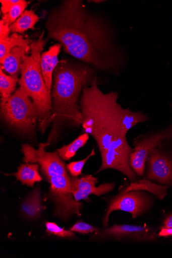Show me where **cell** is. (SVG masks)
I'll return each instance as SVG.
<instances>
[{"label": "cell", "instance_id": "cell-1", "mask_svg": "<svg viewBox=\"0 0 172 258\" xmlns=\"http://www.w3.org/2000/svg\"><path fill=\"white\" fill-rule=\"evenodd\" d=\"M45 25L47 39L59 41L66 53L95 72L119 74L126 67V55L110 23L83 2L64 1L48 15Z\"/></svg>", "mask_w": 172, "mask_h": 258}, {"label": "cell", "instance_id": "cell-2", "mask_svg": "<svg viewBox=\"0 0 172 258\" xmlns=\"http://www.w3.org/2000/svg\"><path fill=\"white\" fill-rule=\"evenodd\" d=\"M119 93H105L98 85L96 78L86 87L80 99L83 132L91 136L99 149L101 165L95 174L114 170L134 182L140 177L130 165L134 148L128 142L129 132L138 124L150 120L142 111L123 107L118 102Z\"/></svg>", "mask_w": 172, "mask_h": 258}, {"label": "cell", "instance_id": "cell-3", "mask_svg": "<svg viewBox=\"0 0 172 258\" xmlns=\"http://www.w3.org/2000/svg\"><path fill=\"white\" fill-rule=\"evenodd\" d=\"M95 72L81 62H59L53 73L51 89L52 123L69 121L78 127L82 126L80 99L84 89L97 78Z\"/></svg>", "mask_w": 172, "mask_h": 258}, {"label": "cell", "instance_id": "cell-4", "mask_svg": "<svg viewBox=\"0 0 172 258\" xmlns=\"http://www.w3.org/2000/svg\"><path fill=\"white\" fill-rule=\"evenodd\" d=\"M44 32L31 43L30 56H23L21 67L20 88L31 99L38 114V126L41 134L45 133L52 123L51 96L49 94L40 67L41 52L47 39Z\"/></svg>", "mask_w": 172, "mask_h": 258}, {"label": "cell", "instance_id": "cell-5", "mask_svg": "<svg viewBox=\"0 0 172 258\" xmlns=\"http://www.w3.org/2000/svg\"><path fill=\"white\" fill-rule=\"evenodd\" d=\"M1 114L12 128L24 135L33 136L38 125V112L31 99L19 87L4 103Z\"/></svg>", "mask_w": 172, "mask_h": 258}, {"label": "cell", "instance_id": "cell-6", "mask_svg": "<svg viewBox=\"0 0 172 258\" xmlns=\"http://www.w3.org/2000/svg\"><path fill=\"white\" fill-rule=\"evenodd\" d=\"M46 181L50 185L47 197L53 204V217L67 222L73 216H80L83 205L72 193L71 176H54Z\"/></svg>", "mask_w": 172, "mask_h": 258}, {"label": "cell", "instance_id": "cell-7", "mask_svg": "<svg viewBox=\"0 0 172 258\" xmlns=\"http://www.w3.org/2000/svg\"><path fill=\"white\" fill-rule=\"evenodd\" d=\"M153 196L144 190L126 192L123 190L109 200L103 218V225L105 227L109 226L110 215L118 210L130 214L133 219L143 216L153 207L155 202Z\"/></svg>", "mask_w": 172, "mask_h": 258}, {"label": "cell", "instance_id": "cell-8", "mask_svg": "<svg viewBox=\"0 0 172 258\" xmlns=\"http://www.w3.org/2000/svg\"><path fill=\"white\" fill-rule=\"evenodd\" d=\"M143 177L172 186V138L163 141L150 152L146 157Z\"/></svg>", "mask_w": 172, "mask_h": 258}, {"label": "cell", "instance_id": "cell-9", "mask_svg": "<svg viewBox=\"0 0 172 258\" xmlns=\"http://www.w3.org/2000/svg\"><path fill=\"white\" fill-rule=\"evenodd\" d=\"M172 110V104H170ZM172 138V120L165 128L149 130L138 135L133 139L134 151L130 157V165L140 177H143L147 155L163 141Z\"/></svg>", "mask_w": 172, "mask_h": 258}, {"label": "cell", "instance_id": "cell-10", "mask_svg": "<svg viewBox=\"0 0 172 258\" xmlns=\"http://www.w3.org/2000/svg\"><path fill=\"white\" fill-rule=\"evenodd\" d=\"M158 234L155 228L130 224H114L92 234L89 241L115 240L135 243L155 242Z\"/></svg>", "mask_w": 172, "mask_h": 258}, {"label": "cell", "instance_id": "cell-11", "mask_svg": "<svg viewBox=\"0 0 172 258\" xmlns=\"http://www.w3.org/2000/svg\"><path fill=\"white\" fill-rule=\"evenodd\" d=\"M50 145V144L46 142L40 143L37 149L28 144L21 146L23 161L38 163L40 167V172L46 180L54 176L69 175L66 164L58 152H46L45 148Z\"/></svg>", "mask_w": 172, "mask_h": 258}, {"label": "cell", "instance_id": "cell-12", "mask_svg": "<svg viewBox=\"0 0 172 258\" xmlns=\"http://www.w3.org/2000/svg\"><path fill=\"white\" fill-rule=\"evenodd\" d=\"M99 180L92 175H83L81 177L71 176L72 193L78 202L84 200L89 202V196L97 197L106 195L112 191L116 186L115 182H106L96 186Z\"/></svg>", "mask_w": 172, "mask_h": 258}, {"label": "cell", "instance_id": "cell-13", "mask_svg": "<svg viewBox=\"0 0 172 258\" xmlns=\"http://www.w3.org/2000/svg\"><path fill=\"white\" fill-rule=\"evenodd\" d=\"M62 47V45L60 43L55 44L51 46L47 51L42 53L41 56V72L48 93L51 96L53 73L60 62L59 55Z\"/></svg>", "mask_w": 172, "mask_h": 258}, {"label": "cell", "instance_id": "cell-14", "mask_svg": "<svg viewBox=\"0 0 172 258\" xmlns=\"http://www.w3.org/2000/svg\"><path fill=\"white\" fill-rule=\"evenodd\" d=\"M39 168L38 163H22L18 167L17 172L4 174L14 176L22 185L34 187L35 183L41 182L43 179L39 173Z\"/></svg>", "mask_w": 172, "mask_h": 258}, {"label": "cell", "instance_id": "cell-15", "mask_svg": "<svg viewBox=\"0 0 172 258\" xmlns=\"http://www.w3.org/2000/svg\"><path fill=\"white\" fill-rule=\"evenodd\" d=\"M43 209L41 187L38 186L24 200L21 209L24 217L29 220H34L40 217Z\"/></svg>", "mask_w": 172, "mask_h": 258}, {"label": "cell", "instance_id": "cell-16", "mask_svg": "<svg viewBox=\"0 0 172 258\" xmlns=\"http://www.w3.org/2000/svg\"><path fill=\"white\" fill-rule=\"evenodd\" d=\"M31 48L24 46L15 47L1 62V68L11 76H17L21 72L23 56L29 53Z\"/></svg>", "mask_w": 172, "mask_h": 258}, {"label": "cell", "instance_id": "cell-17", "mask_svg": "<svg viewBox=\"0 0 172 258\" xmlns=\"http://www.w3.org/2000/svg\"><path fill=\"white\" fill-rule=\"evenodd\" d=\"M169 187L142 177L131 182L124 190L126 192L134 190H144L151 193L160 200H163L167 195Z\"/></svg>", "mask_w": 172, "mask_h": 258}, {"label": "cell", "instance_id": "cell-18", "mask_svg": "<svg viewBox=\"0 0 172 258\" xmlns=\"http://www.w3.org/2000/svg\"><path fill=\"white\" fill-rule=\"evenodd\" d=\"M40 18L33 10H26L10 27L13 33H23L29 29L34 30Z\"/></svg>", "mask_w": 172, "mask_h": 258}, {"label": "cell", "instance_id": "cell-19", "mask_svg": "<svg viewBox=\"0 0 172 258\" xmlns=\"http://www.w3.org/2000/svg\"><path fill=\"white\" fill-rule=\"evenodd\" d=\"M28 39L18 33H14L12 36L4 39H0V62L4 60L11 51L17 46L31 48V44Z\"/></svg>", "mask_w": 172, "mask_h": 258}, {"label": "cell", "instance_id": "cell-20", "mask_svg": "<svg viewBox=\"0 0 172 258\" xmlns=\"http://www.w3.org/2000/svg\"><path fill=\"white\" fill-rule=\"evenodd\" d=\"M90 136L83 133L72 143L65 145L56 150L59 156L63 161H69L77 154L78 151L83 148L88 142Z\"/></svg>", "mask_w": 172, "mask_h": 258}, {"label": "cell", "instance_id": "cell-21", "mask_svg": "<svg viewBox=\"0 0 172 258\" xmlns=\"http://www.w3.org/2000/svg\"><path fill=\"white\" fill-rule=\"evenodd\" d=\"M18 76H8L0 68V93L1 103L5 102L15 91L16 86L19 83Z\"/></svg>", "mask_w": 172, "mask_h": 258}, {"label": "cell", "instance_id": "cell-22", "mask_svg": "<svg viewBox=\"0 0 172 258\" xmlns=\"http://www.w3.org/2000/svg\"><path fill=\"white\" fill-rule=\"evenodd\" d=\"M28 3L25 0H20L6 15H3L2 21L5 25L10 27L26 11Z\"/></svg>", "mask_w": 172, "mask_h": 258}, {"label": "cell", "instance_id": "cell-23", "mask_svg": "<svg viewBox=\"0 0 172 258\" xmlns=\"http://www.w3.org/2000/svg\"><path fill=\"white\" fill-rule=\"evenodd\" d=\"M46 227V232L59 238L64 239H75L77 236L75 232L70 230H66L60 227L56 223L54 222H46L45 224Z\"/></svg>", "mask_w": 172, "mask_h": 258}, {"label": "cell", "instance_id": "cell-24", "mask_svg": "<svg viewBox=\"0 0 172 258\" xmlns=\"http://www.w3.org/2000/svg\"><path fill=\"white\" fill-rule=\"evenodd\" d=\"M95 155V148L93 147L91 153L84 159L71 162L66 165L67 170L72 177H79L82 175V171L87 161Z\"/></svg>", "mask_w": 172, "mask_h": 258}, {"label": "cell", "instance_id": "cell-25", "mask_svg": "<svg viewBox=\"0 0 172 258\" xmlns=\"http://www.w3.org/2000/svg\"><path fill=\"white\" fill-rule=\"evenodd\" d=\"M70 230L74 232L82 234H89L99 232L101 229L82 221H80L74 224Z\"/></svg>", "mask_w": 172, "mask_h": 258}, {"label": "cell", "instance_id": "cell-26", "mask_svg": "<svg viewBox=\"0 0 172 258\" xmlns=\"http://www.w3.org/2000/svg\"><path fill=\"white\" fill-rule=\"evenodd\" d=\"M20 0H1L2 11L3 15L7 14L11 9L19 2Z\"/></svg>", "mask_w": 172, "mask_h": 258}, {"label": "cell", "instance_id": "cell-27", "mask_svg": "<svg viewBox=\"0 0 172 258\" xmlns=\"http://www.w3.org/2000/svg\"><path fill=\"white\" fill-rule=\"evenodd\" d=\"M10 27L5 25L1 20L0 21V39H4L10 37Z\"/></svg>", "mask_w": 172, "mask_h": 258}, {"label": "cell", "instance_id": "cell-28", "mask_svg": "<svg viewBox=\"0 0 172 258\" xmlns=\"http://www.w3.org/2000/svg\"><path fill=\"white\" fill-rule=\"evenodd\" d=\"M159 237H172V228L162 227L158 233Z\"/></svg>", "mask_w": 172, "mask_h": 258}, {"label": "cell", "instance_id": "cell-29", "mask_svg": "<svg viewBox=\"0 0 172 258\" xmlns=\"http://www.w3.org/2000/svg\"><path fill=\"white\" fill-rule=\"evenodd\" d=\"M162 227L172 228V214L167 216L164 220Z\"/></svg>", "mask_w": 172, "mask_h": 258}, {"label": "cell", "instance_id": "cell-30", "mask_svg": "<svg viewBox=\"0 0 172 258\" xmlns=\"http://www.w3.org/2000/svg\"><path fill=\"white\" fill-rule=\"evenodd\" d=\"M91 2L95 4H100L103 2V1H99V0H98V1H96V0H94V1H91L90 2Z\"/></svg>", "mask_w": 172, "mask_h": 258}]
</instances>
